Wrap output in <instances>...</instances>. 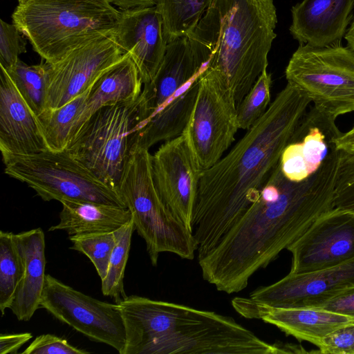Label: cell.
<instances>
[{"instance_id":"30","label":"cell","mask_w":354,"mask_h":354,"mask_svg":"<svg viewBox=\"0 0 354 354\" xmlns=\"http://www.w3.org/2000/svg\"><path fill=\"white\" fill-rule=\"evenodd\" d=\"M271 75L264 70L237 106L239 129L248 130L268 110L270 102Z\"/></svg>"},{"instance_id":"25","label":"cell","mask_w":354,"mask_h":354,"mask_svg":"<svg viewBox=\"0 0 354 354\" xmlns=\"http://www.w3.org/2000/svg\"><path fill=\"white\" fill-rule=\"evenodd\" d=\"M88 91L60 107L46 109L37 116L48 149L65 150L88 119L86 113Z\"/></svg>"},{"instance_id":"18","label":"cell","mask_w":354,"mask_h":354,"mask_svg":"<svg viewBox=\"0 0 354 354\" xmlns=\"http://www.w3.org/2000/svg\"><path fill=\"white\" fill-rule=\"evenodd\" d=\"M0 68V150L3 161L12 156L31 155L46 150L37 117L5 68Z\"/></svg>"},{"instance_id":"11","label":"cell","mask_w":354,"mask_h":354,"mask_svg":"<svg viewBox=\"0 0 354 354\" xmlns=\"http://www.w3.org/2000/svg\"><path fill=\"white\" fill-rule=\"evenodd\" d=\"M157 191L167 208L192 233L201 169L187 133L166 141L151 155Z\"/></svg>"},{"instance_id":"9","label":"cell","mask_w":354,"mask_h":354,"mask_svg":"<svg viewBox=\"0 0 354 354\" xmlns=\"http://www.w3.org/2000/svg\"><path fill=\"white\" fill-rule=\"evenodd\" d=\"M195 104L185 129L202 171L214 165L239 129L234 93L225 80L202 71Z\"/></svg>"},{"instance_id":"4","label":"cell","mask_w":354,"mask_h":354,"mask_svg":"<svg viewBox=\"0 0 354 354\" xmlns=\"http://www.w3.org/2000/svg\"><path fill=\"white\" fill-rule=\"evenodd\" d=\"M121 16L108 0H30L19 3L13 24L46 62L93 40L111 36Z\"/></svg>"},{"instance_id":"22","label":"cell","mask_w":354,"mask_h":354,"mask_svg":"<svg viewBox=\"0 0 354 354\" xmlns=\"http://www.w3.org/2000/svg\"><path fill=\"white\" fill-rule=\"evenodd\" d=\"M198 76L142 124L134 136L132 150L149 149L158 142L170 140L183 133L196 100Z\"/></svg>"},{"instance_id":"33","label":"cell","mask_w":354,"mask_h":354,"mask_svg":"<svg viewBox=\"0 0 354 354\" xmlns=\"http://www.w3.org/2000/svg\"><path fill=\"white\" fill-rule=\"evenodd\" d=\"M23 34L12 23L2 19L0 22V66L8 69L19 59V55L26 52V41Z\"/></svg>"},{"instance_id":"24","label":"cell","mask_w":354,"mask_h":354,"mask_svg":"<svg viewBox=\"0 0 354 354\" xmlns=\"http://www.w3.org/2000/svg\"><path fill=\"white\" fill-rule=\"evenodd\" d=\"M136 65L129 53L107 69L93 84L88 93L87 115L100 107L136 100L142 93V85Z\"/></svg>"},{"instance_id":"31","label":"cell","mask_w":354,"mask_h":354,"mask_svg":"<svg viewBox=\"0 0 354 354\" xmlns=\"http://www.w3.org/2000/svg\"><path fill=\"white\" fill-rule=\"evenodd\" d=\"M68 239L73 242L70 248L86 255L102 280L106 275L109 260L116 243L114 232L71 236Z\"/></svg>"},{"instance_id":"32","label":"cell","mask_w":354,"mask_h":354,"mask_svg":"<svg viewBox=\"0 0 354 354\" xmlns=\"http://www.w3.org/2000/svg\"><path fill=\"white\" fill-rule=\"evenodd\" d=\"M334 209L354 213V153L339 151Z\"/></svg>"},{"instance_id":"23","label":"cell","mask_w":354,"mask_h":354,"mask_svg":"<svg viewBox=\"0 0 354 354\" xmlns=\"http://www.w3.org/2000/svg\"><path fill=\"white\" fill-rule=\"evenodd\" d=\"M59 222L48 231L63 230L68 237L113 232L132 220L127 207L89 201L64 200Z\"/></svg>"},{"instance_id":"35","label":"cell","mask_w":354,"mask_h":354,"mask_svg":"<svg viewBox=\"0 0 354 354\" xmlns=\"http://www.w3.org/2000/svg\"><path fill=\"white\" fill-rule=\"evenodd\" d=\"M318 353L323 354H354V324L331 333L321 342Z\"/></svg>"},{"instance_id":"28","label":"cell","mask_w":354,"mask_h":354,"mask_svg":"<svg viewBox=\"0 0 354 354\" xmlns=\"http://www.w3.org/2000/svg\"><path fill=\"white\" fill-rule=\"evenodd\" d=\"M24 272V263L15 240V234L0 232V310L3 316L9 308Z\"/></svg>"},{"instance_id":"8","label":"cell","mask_w":354,"mask_h":354,"mask_svg":"<svg viewBox=\"0 0 354 354\" xmlns=\"http://www.w3.org/2000/svg\"><path fill=\"white\" fill-rule=\"evenodd\" d=\"M285 75L288 84L327 115L336 119L354 111V50L349 46L300 44Z\"/></svg>"},{"instance_id":"38","label":"cell","mask_w":354,"mask_h":354,"mask_svg":"<svg viewBox=\"0 0 354 354\" xmlns=\"http://www.w3.org/2000/svg\"><path fill=\"white\" fill-rule=\"evenodd\" d=\"M338 151L354 153V126L347 132L342 134L335 140Z\"/></svg>"},{"instance_id":"15","label":"cell","mask_w":354,"mask_h":354,"mask_svg":"<svg viewBox=\"0 0 354 354\" xmlns=\"http://www.w3.org/2000/svg\"><path fill=\"white\" fill-rule=\"evenodd\" d=\"M342 133L335 119L313 106L297 126L280 158L284 176L300 182L313 174L322 165Z\"/></svg>"},{"instance_id":"21","label":"cell","mask_w":354,"mask_h":354,"mask_svg":"<svg viewBox=\"0 0 354 354\" xmlns=\"http://www.w3.org/2000/svg\"><path fill=\"white\" fill-rule=\"evenodd\" d=\"M24 272L9 308L18 320L29 321L40 308L45 284V236L41 228L15 234Z\"/></svg>"},{"instance_id":"16","label":"cell","mask_w":354,"mask_h":354,"mask_svg":"<svg viewBox=\"0 0 354 354\" xmlns=\"http://www.w3.org/2000/svg\"><path fill=\"white\" fill-rule=\"evenodd\" d=\"M124 54L129 53L143 84L150 82L166 53L163 20L156 6L121 10L111 35Z\"/></svg>"},{"instance_id":"10","label":"cell","mask_w":354,"mask_h":354,"mask_svg":"<svg viewBox=\"0 0 354 354\" xmlns=\"http://www.w3.org/2000/svg\"><path fill=\"white\" fill-rule=\"evenodd\" d=\"M39 307L88 339L123 353L126 331L118 304L102 301L46 274Z\"/></svg>"},{"instance_id":"20","label":"cell","mask_w":354,"mask_h":354,"mask_svg":"<svg viewBox=\"0 0 354 354\" xmlns=\"http://www.w3.org/2000/svg\"><path fill=\"white\" fill-rule=\"evenodd\" d=\"M203 67L202 59L188 36L169 42L157 73L144 84L141 93L150 117L196 78Z\"/></svg>"},{"instance_id":"13","label":"cell","mask_w":354,"mask_h":354,"mask_svg":"<svg viewBox=\"0 0 354 354\" xmlns=\"http://www.w3.org/2000/svg\"><path fill=\"white\" fill-rule=\"evenodd\" d=\"M287 250L292 256L290 272L296 274L328 268L354 259V213L332 209Z\"/></svg>"},{"instance_id":"36","label":"cell","mask_w":354,"mask_h":354,"mask_svg":"<svg viewBox=\"0 0 354 354\" xmlns=\"http://www.w3.org/2000/svg\"><path fill=\"white\" fill-rule=\"evenodd\" d=\"M313 308L354 317V286L343 290Z\"/></svg>"},{"instance_id":"29","label":"cell","mask_w":354,"mask_h":354,"mask_svg":"<svg viewBox=\"0 0 354 354\" xmlns=\"http://www.w3.org/2000/svg\"><path fill=\"white\" fill-rule=\"evenodd\" d=\"M135 230L131 220L114 232L116 243L109 260L106 275L101 280L102 294L113 297L116 303H119L127 297L123 280L131 237Z\"/></svg>"},{"instance_id":"40","label":"cell","mask_w":354,"mask_h":354,"mask_svg":"<svg viewBox=\"0 0 354 354\" xmlns=\"http://www.w3.org/2000/svg\"><path fill=\"white\" fill-rule=\"evenodd\" d=\"M347 46L354 50V19L344 35Z\"/></svg>"},{"instance_id":"39","label":"cell","mask_w":354,"mask_h":354,"mask_svg":"<svg viewBox=\"0 0 354 354\" xmlns=\"http://www.w3.org/2000/svg\"><path fill=\"white\" fill-rule=\"evenodd\" d=\"M112 5L120 8L122 10L154 6L157 0H108Z\"/></svg>"},{"instance_id":"37","label":"cell","mask_w":354,"mask_h":354,"mask_svg":"<svg viewBox=\"0 0 354 354\" xmlns=\"http://www.w3.org/2000/svg\"><path fill=\"white\" fill-rule=\"evenodd\" d=\"M32 337V335L30 333L1 334L0 335V354L17 353L18 350Z\"/></svg>"},{"instance_id":"1","label":"cell","mask_w":354,"mask_h":354,"mask_svg":"<svg viewBox=\"0 0 354 354\" xmlns=\"http://www.w3.org/2000/svg\"><path fill=\"white\" fill-rule=\"evenodd\" d=\"M338 154L333 149L300 182L288 179L279 161L255 202L213 249L198 257L203 279L227 294L243 290L257 271L333 209Z\"/></svg>"},{"instance_id":"3","label":"cell","mask_w":354,"mask_h":354,"mask_svg":"<svg viewBox=\"0 0 354 354\" xmlns=\"http://www.w3.org/2000/svg\"><path fill=\"white\" fill-rule=\"evenodd\" d=\"M277 23L274 0H212L187 35L203 62L201 71L225 80L236 107L267 69Z\"/></svg>"},{"instance_id":"6","label":"cell","mask_w":354,"mask_h":354,"mask_svg":"<svg viewBox=\"0 0 354 354\" xmlns=\"http://www.w3.org/2000/svg\"><path fill=\"white\" fill-rule=\"evenodd\" d=\"M150 115L142 94L95 111L66 149L100 180L117 191L134 136Z\"/></svg>"},{"instance_id":"17","label":"cell","mask_w":354,"mask_h":354,"mask_svg":"<svg viewBox=\"0 0 354 354\" xmlns=\"http://www.w3.org/2000/svg\"><path fill=\"white\" fill-rule=\"evenodd\" d=\"M232 306L245 318L261 319L277 327L286 335L308 342L317 347L331 333L354 324V317L315 308L273 307L250 297H234Z\"/></svg>"},{"instance_id":"26","label":"cell","mask_w":354,"mask_h":354,"mask_svg":"<svg viewBox=\"0 0 354 354\" xmlns=\"http://www.w3.org/2000/svg\"><path fill=\"white\" fill-rule=\"evenodd\" d=\"M212 0H157L165 38L170 42L187 36L196 26Z\"/></svg>"},{"instance_id":"19","label":"cell","mask_w":354,"mask_h":354,"mask_svg":"<svg viewBox=\"0 0 354 354\" xmlns=\"http://www.w3.org/2000/svg\"><path fill=\"white\" fill-rule=\"evenodd\" d=\"M354 0H303L291 8L289 30L299 44H339L353 17Z\"/></svg>"},{"instance_id":"2","label":"cell","mask_w":354,"mask_h":354,"mask_svg":"<svg viewBox=\"0 0 354 354\" xmlns=\"http://www.w3.org/2000/svg\"><path fill=\"white\" fill-rule=\"evenodd\" d=\"M310 102L288 83L230 152L202 171L192 220L198 257L213 249L258 198Z\"/></svg>"},{"instance_id":"14","label":"cell","mask_w":354,"mask_h":354,"mask_svg":"<svg viewBox=\"0 0 354 354\" xmlns=\"http://www.w3.org/2000/svg\"><path fill=\"white\" fill-rule=\"evenodd\" d=\"M354 286V259L328 268L289 272L279 281L257 288L250 298L273 307L313 308Z\"/></svg>"},{"instance_id":"27","label":"cell","mask_w":354,"mask_h":354,"mask_svg":"<svg viewBox=\"0 0 354 354\" xmlns=\"http://www.w3.org/2000/svg\"><path fill=\"white\" fill-rule=\"evenodd\" d=\"M5 70L29 108L39 116L46 109L48 63L28 65L19 59Z\"/></svg>"},{"instance_id":"12","label":"cell","mask_w":354,"mask_h":354,"mask_svg":"<svg viewBox=\"0 0 354 354\" xmlns=\"http://www.w3.org/2000/svg\"><path fill=\"white\" fill-rule=\"evenodd\" d=\"M124 53L111 36L93 40L48 63L46 109L60 107L88 91Z\"/></svg>"},{"instance_id":"34","label":"cell","mask_w":354,"mask_h":354,"mask_svg":"<svg viewBox=\"0 0 354 354\" xmlns=\"http://www.w3.org/2000/svg\"><path fill=\"white\" fill-rule=\"evenodd\" d=\"M22 353L87 354L89 352L72 346L65 339L52 334H44L37 336Z\"/></svg>"},{"instance_id":"5","label":"cell","mask_w":354,"mask_h":354,"mask_svg":"<svg viewBox=\"0 0 354 354\" xmlns=\"http://www.w3.org/2000/svg\"><path fill=\"white\" fill-rule=\"evenodd\" d=\"M117 192L145 241L153 266L162 252L194 259L197 244L194 234L162 201L153 181L149 149L131 151Z\"/></svg>"},{"instance_id":"7","label":"cell","mask_w":354,"mask_h":354,"mask_svg":"<svg viewBox=\"0 0 354 354\" xmlns=\"http://www.w3.org/2000/svg\"><path fill=\"white\" fill-rule=\"evenodd\" d=\"M5 173L26 183L43 201H89L126 207L118 192L100 180L66 149L12 156Z\"/></svg>"},{"instance_id":"41","label":"cell","mask_w":354,"mask_h":354,"mask_svg":"<svg viewBox=\"0 0 354 354\" xmlns=\"http://www.w3.org/2000/svg\"><path fill=\"white\" fill-rule=\"evenodd\" d=\"M30 1V0H18L19 3H24V2H26V1Z\"/></svg>"}]
</instances>
